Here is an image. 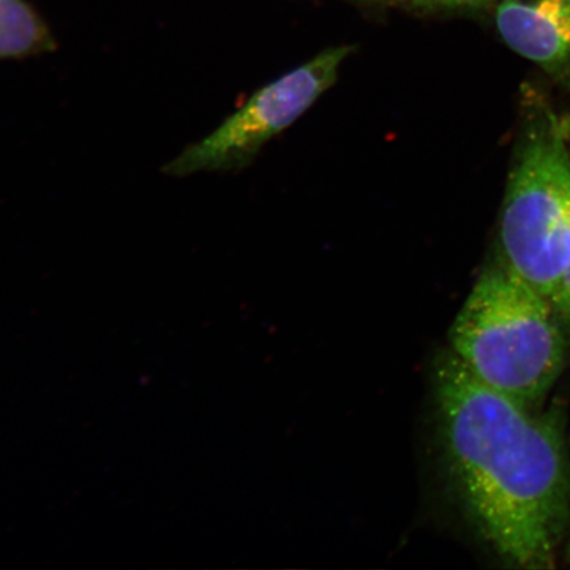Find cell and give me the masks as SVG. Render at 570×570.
Returning a JSON list of instances; mask_svg holds the SVG:
<instances>
[{
    "instance_id": "5b68a950",
    "label": "cell",
    "mask_w": 570,
    "mask_h": 570,
    "mask_svg": "<svg viewBox=\"0 0 570 570\" xmlns=\"http://www.w3.org/2000/svg\"><path fill=\"white\" fill-rule=\"evenodd\" d=\"M495 20L512 51L556 80H569L570 0H503Z\"/></svg>"
},
{
    "instance_id": "3957f363",
    "label": "cell",
    "mask_w": 570,
    "mask_h": 570,
    "mask_svg": "<svg viewBox=\"0 0 570 570\" xmlns=\"http://www.w3.org/2000/svg\"><path fill=\"white\" fill-rule=\"evenodd\" d=\"M499 235L504 265L552 305L570 261V149L544 106L520 139Z\"/></svg>"
},
{
    "instance_id": "277c9868",
    "label": "cell",
    "mask_w": 570,
    "mask_h": 570,
    "mask_svg": "<svg viewBox=\"0 0 570 570\" xmlns=\"http://www.w3.org/2000/svg\"><path fill=\"white\" fill-rule=\"evenodd\" d=\"M351 52V47L326 49L263 87L209 137L185 148L163 168L164 173L184 177L247 167L271 139L333 87Z\"/></svg>"
},
{
    "instance_id": "9c48e42d",
    "label": "cell",
    "mask_w": 570,
    "mask_h": 570,
    "mask_svg": "<svg viewBox=\"0 0 570 570\" xmlns=\"http://www.w3.org/2000/svg\"><path fill=\"white\" fill-rule=\"evenodd\" d=\"M397 2L423 7V6H433L434 0H397Z\"/></svg>"
},
{
    "instance_id": "6da1fadb",
    "label": "cell",
    "mask_w": 570,
    "mask_h": 570,
    "mask_svg": "<svg viewBox=\"0 0 570 570\" xmlns=\"http://www.w3.org/2000/svg\"><path fill=\"white\" fill-rule=\"evenodd\" d=\"M445 465L481 537L509 564L554 567L570 517L558 422L488 386L452 351L434 363Z\"/></svg>"
},
{
    "instance_id": "7a4b0ae2",
    "label": "cell",
    "mask_w": 570,
    "mask_h": 570,
    "mask_svg": "<svg viewBox=\"0 0 570 570\" xmlns=\"http://www.w3.org/2000/svg\"><path fill=\"white\" fill-rule=\"evenodd\" d=\"M451 345L481 382L527 409L543 401L566 361L553 306L501 259L475 282L454 320Z\"/></svg>"
},
{
    "instance_id": "52a82bcc",
    "label": "cell",
    "mask_w": 570,
    "mask_h": 570,
    "mask_svg": "<svg viewBox=\"0 0 570 570\" xmlns=\"http://www.w3.org/2000/svg\"><path fill=\"white\" fill-rule=\"evenodd\" d=\"M556 315L570 327V261L552 302Z\"/></svg>"
},
{
    "instance_id": "8992f818",
    "label": "cell",
    "mask_w": 570,
    "mask_h": 570,
    "mask_svg": "<svg viewBox=\"0 0 570 570\" xmlns=\"http://www.w3.org/2000/svg\"><path fill=\"white\" fill-rule=\"evenodd\" d=\"M52 28L30 0H0V61L52 53Z\"/></svg>"
},
{
    "instance_id": "ba28073f",
    "label": "cell",
    "mask_w": 570,
    "mask_h": 570,
    "mask_svg": "<svg viewBox=\"0 0 570 570\" xmlns=\"http://www.w3.org/2000/svg\"><path fill=\"white\" fill-rule=\"evenodd\" d=\"M490 2H493V0H434L433 6L459 9V7H479Z\"/></svg>"
}]
</instances>
